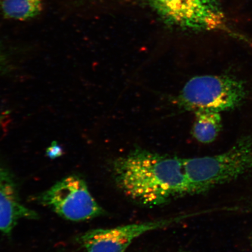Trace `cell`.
Listing matches in <instances>:
<instances>
[{
  "mask_svg": "<svg viewBox=\"0 0 252 252\" xmlns=\"http://www.w3.org/2000/svg\"><path fill=\"white\" fill-rule=\"evenodd\" d=\"M247 210H252V201L251 203L249 204L248 209Z\"/></svg>",
  "mask_w": 252,
  "mask_h": 252,
  "instance_id": "12",
  "label": "cell"
},
{
  "mask_svg": "<svg viewBox=\"0 0 252 252\" xmlns=\"http://www.w3.org/2000/svg\"><path fill=\"white\" fill-rule=\"evenodd\" d=\"M194 113L196 119L192 128V134L201 143H212L221 130L222 119L220 113L199 110Z\"/></svg>",
  "mask_w": 252,
  "mask_h": 252,
  "instance_id": "8",
  "label": "cell"
},
{
  "mask_svg": "<svg viewBox=\"0 0 252 252\" xmlns=\"http://www.w3.org/2000/svg\"><path fill=\"white\" fill-rule=\"evenodd\" d=\"M41 201L58 215L73 221L96 218L104 214L86 182L76 175L68 176L53 185L42 194Z\"/></svg>",
  "mask_w": 252,
  "mask_h": 252,
  "instance_id": "5",
  "label": "cell"
},
{
  "mask_svg": "<svg viewBox=\"0 0 252 252\" xmlns=\"http://www.w3.org/2000/svg\"><path fill=\"white\" fill-rule=\"evenodd\" d=\"M200 213L182 214L162 220L90 230L81 236L80 242L87 252H126L134 240L146 233L165 228Z\"/></svg>",
  "mask_w": 252,
  "mask_h": 252,
  "instance_id": "6",
  "label": "cell"
},
{
  "mask_svg": "<svg viewBox=\"0 0 252 252\" xmlns=\"http://www.w3.org/2000/svg\"><path fill=\"white\" fill-rule=\"evenodd\" d=\"M163 20L182 30H220L225 17L216 0H150Z\"/></svg>",
  "mask_w": 252,
  "mask_h": 252,
  "instance_id": "4",
  "label": "cell"
},
{
  "mask_svg": "<svg viewBox=\"0 0 252 252\" xmlns=\"http://www.w3.org/2000/svg\"><path fill=\"white\" fill-rule=\"evenodd\" d=\"M37 214L21 203L17 185L7 169L0 166V231L9 234L22 219H37Z\"/></svg>",
  "mask_w": 252,
  "mask_h": 252,
  "instance_id": "7",
  "label": "cell"
},
{
  "mask_svg": "<svg viewBox=\"0 0 252 252\" xmlns=\"http://www.w3.org/2000/svg\"><path fill=\"white\" fill-rule=\"evenodd\" d=\"M43 9V0H3L0 4L5 18L25 21L39 15Z\"/></svg>",
  "mask_w": 252,
  "mask_h": 252,
  "instance_id": "9",
  "label": "cell"
},
{
  "mask_svg": "<svg viewBox=\"0 0 252 252\" xmlns=\"http://www.w3.org/2000/svg\"><path fill=\"white\" fill-rule=\"evenodd\" d=\"M63 153L62 148L56 141L53 142L52 146L49 147L46 151L47 156L52 159L61 156Z\"/></svg>",
  "mask_w": 252,
  "mask_h": 252,
  "instance_id": "10",
  "label": "cell"
},
{
  "mask_svg": "<svg viewBox=\"0 0 252 252\" xmlns=\"http://www.w3.org/2000/svg\"><path fill=\"white\" fill-rule=\"evenodd\" d=\"M112 168L120 190L142 206H161L189 195L180 158L138 148L116 159Z\"/></svg>",
  "mask_w": 252,
  "mask_h": 252,
  "instance_id": "1",
  "label": "cell"
},
{
  "mask_svg": "<svg viewBox=\"0 0 252 252\" xmlns=\"http://www.w3.org/2000/svg\"><path fill=\"white\" fill-rule=\"evenodd\" d=\"M189 195L252 176V129L239 136L229 149L215 156L184 159Z\"/></svg>",
  "mask_w": 252,
  "mask_h": 252,
  "instance_id": "2",
  "label": "cell"
},
{
  "mask_svg": "<svg viewBox=\"0 0 252 252\" xmlns=\"http://www.w3.org/2000/svg\"><path fill=\"white\" fill-rule=\"evenodd\" d=\"M4 57L3 56L1 50H0V70H1L2 65H4Z\"/></svg>",
  "mask_w": 252,
  "mask_h": 252,
  "instance_id": "11",
  "label": "cell"
},
{
  "mask_svg": "<svg viewBox=\"0 0 252 252\" xmlns=\"http://www.w3.org/2000/svg\"><path fill=\"white\" fill-rule=\"evenodd\" d=\"M244 81L229 75H201L190 79L177 98L186 111L209 110L220 113L235 109L247 98Z\"/></svg>",
  "mask_w": 252,
  "mask_h": 252,
  "instance_id": "3",
  "label": "cell"
}]
</instances>
